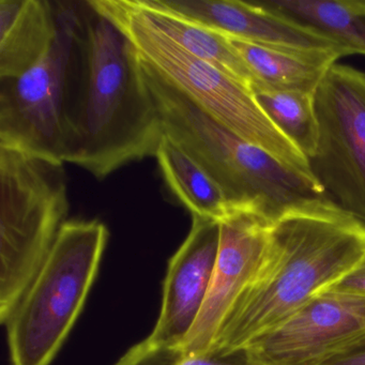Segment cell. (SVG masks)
Here are the masks:
<instances>
[{
  "mask_svg": "<svg viewBox=\"0 0 365 365\" xmlns=\"http://www.w3.org/2000/svg\"><path fill=\"white\" fill-rule=\"evenodd\" d=\"M67 125L65 163L100 180L155 157L164 135L135 48L89 0L78 3Z\"/></svg>",
  "mask_w": 365,
  "mask_h": 365,
  "instance_id": "6da1fadb",
  "label": "cell"
},
{
  "mask_svg": "<svg viewBox=\"0 0 365 365\" xmlns=\"http://www.w3.org/2000/svg\"><path fill=\"white\" fill-rule=\"evenodd\" d=\"M365 253V224L329 198L271 221L264 258L207 354L241 352L349 272Z\"/></svg>",
  "mask_w": 365,
  "mask_h": 365,
  "instance_id": "7a4b0ae2",
  "label": "cell"
},
{
  "mask_svg": "<svg viewBox=\"0 0 365 365\" xmlns=\"http://www.w3.org/2000/svg\"><path fill=\"white\" fill-rule=\"evenodd\" d=\"M140 63L164 134L206 170L230 206L251 207L273 221L292 207L327 197L312 175L235 135L140 57Z\"/></svg>",
  "mask_w": 365,
  "mask_h": 365,
  "instance_id": "3957f363",
  "label": "cell"
},
{
  "mask_svg": "<svg viewBox=\"0 0 365 365\" xmlns=\"http://www.w3.org/2000/svg\"><path fill=\"white\" fill-rule=\"evenodd\" d=\"M91 5L127 36L140 58L209 116L286 165L312 175L309 160L271 123L249 87L185 52L155 29L133 0H91Z\"/></svg>",
  "mask_w": 365,
  "mask_h": 365,
  "instance_id": "277c9868",
  "label": "cell"
},
{
  "mask_svg": "<svg viewBox=\"0 0 365 365\" xmlns=\"http://www.w3.org/2000/svg\"><path fill=\"white\" fill-rule=\"evenodd\" d=\"M63 162L0 147V322L5 324L67 223Z\"/></svg>",
  "mask_w": 365,
  "mask_h": 365,
  "instance_id": "5b68a950",
  "label": "cell"
},
{
  "mask_svg": "<svg viewBox=\"0 0 365 365\" xmlns=\"http://www.w3.org/2000/svg\"><path fill=\"white\" fill-rule=\"evenodd\" d=\"M98 220H71L6 322L12 365H50L78 322L108 245Z\"/></svg>",
  "mask_w": 365,
  "mask_h": 365,
  "instance_id": "8992f818",
  "label": "cell"
},
{
  "mask_svg": "<svg viewBox=\"0 0 365 365\" xmlns=\"http://www.w3.org/2000/svg\"><path fill=\"white\" fill-rule=\"evenodd\" d=\"M55 4L59 27L52 48L22 76L0 80V147L65 163L68 80L78 3Z\"/></svg>",
  "mask_w": 365,
  "mask_h": 365,
  "instance_id": "52a82bcc",
  "label": "cell"
},
{
  "mask_svg": "<svg viewBox=\"0 0 365 365\" xmlns=\"http://www.w3.org/2000/svg\"><path fill=\"white\" fill-rule=\"evenodd\" d=\"M315 102L319 136L312 175L327 198L365 224V73L335 63Z\"/></svg>",
  "mask_w": 365,
  "mask_h": 365,
  "instance_id": "ba28073f",
  "label": "cell"
},
{
  "mask_svg": "<svg viewBox=\"0 0 365 365\" xmlns=\"http://www.w3.org/2000/svg\"><path fill=\"white\" fill-rule=\"evenodd\" d=\"M364 346V297L322 292L243 352L247 365H324Z\"/></svg>",
  "mask_w": 365,
  "mask_h": 365,
  "instance_id": "9c48e42d",
  "label": "cell"
},
{
  "mask_svg": "<svg viewBox=\"0 0 365 365\" xmlns=\"http://www.w3.org/2000/svg\"><path fill=\"white\" fill-rule=\"evenodd\" d=\"M217 221L219 251L210 288L195 324L178 346L187 354L209 351L224 320L255 275L268 242L271 220L251 207H230Z\"/></svg>",
  "mask_w": 365,
  "mask_h": 365,
  "instance_id": "30bf717a",
  "label": "cell"
},
{
  "mask_svg": "<svg viewBox=\"0 0 365 365\" xmlns=\"http://www.w3.org/2000/svg\"><path fill=\"white\" fill-rule=\"evenodd\" d=\"M220 242L219 221L192 215L185 240L168 262L159 318L147 339L178 347L204 307L212 281Z\"/></svg>",
  "mask_w": 365,
  "mask_h": 365,
  "instance_id": "8fae6325",
  "label": "cell"
},
{
  "mask_svg": "<svg viewBox=\"0 0 365 365\" xmlns=\"http://www.w3.org/2000/svg\"><path fill=\"white\" fill-rule=\"evenodd\" d=\"M159 7L226 37L262 46L309 50H348L315 31L271 14L254 1L153 0Z\"/></svg>",
  "mask_w": 365,
  "mask_h": 365,
  "instance_id": "7c38bea8",
  "label": "cell"
},
{
  "mask_svg": "<svg viewBox=\"0 0 365 365\" xmlns=\"http://www.w3.org/2000/svg\"><path fill=\"white\" fill-rule=\"evenodd\" d=\"M224 37L249 69L253 78L252 87L273 91L316 93L337 61L354 55L350 51L341 48L309 50L262 46Z\"/></svg>",
  "mask_w": 365,
  "mask_h": 365,
  "instance_id": "4fadbf2b",
  "label": "cell"
},
{
  "mask_svg": "<svg viewBox=\"0 0 365 365\" xmlns=\"http://www.w3.org/2000/svg\"><path fill=\"white\" fill-rule=\"evenodd\" d=\"M58 27L55 1L0 0V80L34 67L52 48Z\"/></svg>",
  "mask_w": 365,
  "mask_h": 365,
  "instance_id": "5bb4252c",
  "label": "cell"
},
{
  "mask_svg": "<svg viewBox=\"0 0 365 365\" xmlns=\"http://www.w3.org/2000/svg\"><path fill=\"white\" fill-rule=\"evenodd\" d=\"M262 9L365 55V0H257Z\"/></svg>",
  "mask_w": 365,
  "mask_h": 365,
  "instance_id": "9a60e30c",
  "label": "cell"
},
{
  "mask_svg": "<svg viewBox=\"0 0 365 365\" xmlns=\"http://www.w3.org/2000/svg\"><path fill=\"white\" fill-rule=\"evenodd\" d=\"M133 3L158 31L172 39L185 52L215 66L252 88L253 78L249 69L224 36L166 11L153 0H133Z\"/></svg>",
  "mask_w": 365,
  "mask_h": 365,
  "instance_id": "2e32d148",
  "label": "cell"
},
{
  "mask_svg": "<svg viewBox=\"0 0 365 365\" xmlns=\"http://www.w3.org/2000/svg\"><path fill=\"white\" fill-rule=\"evenodd\" d=\"M155 158L168 189L192 215L220 220L232 207L206 170L165 134Z\"/></svg>",
  "mask_w": 365,
  "mask_h": 365,
  "instance_id": "e0dca14e",
  "label": "cell"
},
{
  "mask_svg": "<svg viewBox=\"0 0 365 365\" xmlns=\"http://www.w3.org/2000/svg\"><path fill=\"white\" fill-rule=\"evenodd\" d=\"M252 93L271 123L307 158L315 153L319 136L315 93L253 86Z\"/></svg>",
  "mask_w": 365,
  "mask_h": 365,
  "instance_id": "ac0fdd59",
  "label": "cell"
},
{
  "mask_svg": "<svg viewBox=\"0 0 365 365\" xmlns=\"http://www.w3.org/2000/svg\"><path fill=\"white\" fill-rule=\"evenodd\" d=\"M114 365H247L245 352L187 354L180 347L158 345L148 339L130 348Z\"/></svg>",
  "mask_w": 365,
  "mask_h": 365,
  "instance_id": "d6986e66",
  "label": "cell"
},
{
  "mask_svg": "<svg viewBox=\"0 0 365 365\" xmlns=\"http://www.w3.org/2000/svg\"><path fill=\"white\" fill-rule=\"evenodd\" d=\"M324 292L352 294L365 298V253L349 272Z\"/></svg>",
  "mask_w": 365,
  "mask_h": 365,
  "instance_id": "ffe728a7",
  "label": "cell"
},
{
  "mask_svg": "<svg viewBox=\"0 0 365 365\" xmlns=\"http://www.w3.org/2000/svg\"><path fill=\"white\" fill-rule=\"evenodd\" d=\"M324 365H365V346Z\"/></svg>",
  "mask_w": 365,
  "mask_h": 365,
  "instance_id": "44dd1931",
  "label": "cell"
}]
</instances>
